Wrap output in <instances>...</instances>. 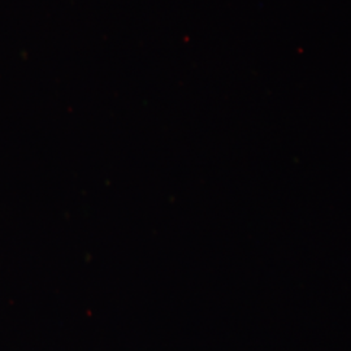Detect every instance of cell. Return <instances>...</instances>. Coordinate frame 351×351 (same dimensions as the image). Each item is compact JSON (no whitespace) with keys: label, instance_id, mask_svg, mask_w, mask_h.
I'll use <instances>...</instances> for the list:
<instances>
[]
</instances>
